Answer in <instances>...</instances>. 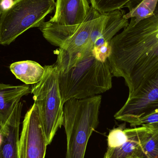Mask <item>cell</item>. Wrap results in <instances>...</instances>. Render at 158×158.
<instances>
[{
    "mask_svg": "<svg viewBox=\"0 0 158 158\" xmlns=\"http://www.w3.org/2000/svg\"><path fill=\"white\" fill-rule=\"evenodd\" d=\"M45 73L40 81L33 85L31 94L40 110L47 145L50 144L64 119V104L55 64L44 66Z\"/></svg>",
    "mask_w": 158,
    "mask_h": 158,
    "instance_id": "5",
    "label": "cell"
},
{
    "mask_svg": "<svg viewBox=\"0 0 158 158\" xmlns=\"http://www.w3.org/2000/svg\"><path fill=\"white\" fill-rule=\"evenodd\" d=\"M142 127L140 142L143 158H158V123Z\"/></svg>",
    "mask_w": 158,
    "mask_h": 158,
    "instance_id": "15",
    "label": "cell"
},
{
    "mask_svg": "<svg viewBox=\"0 0 158 158\" xmlns=\"http://www.w3.org/2000/svg\"><path fill=\"white\" fill-rule=\"evenodd\" d=\"M158 123V109L155 110L148 115L138 119L133 124L132 127L142 126L145 124Z\"/></svg>",
    "mask_w": 158,
    "mask_h": 158,
    "instance_id": "19",
    "label": "cell"
},
{
    "mask_svg": "<svg viewBox=\"0 0 158 158\" xmlns=\"http://www.w3.org/2000/svg\"><path fill=\"white\" fill-rule=\"evenodd\" d=\"M5 124L0 120V133L2 134L4 131Z\"/></svg>",
    "mask_w": 158,
    "mask_h": 158,
    "instance_id": "21",
    "label": "cell"
},
{
    "mask_svg": "<svg viewBox=\"0 0 158 158\" xmlns=\"http://www.w3.org/2000/svg\"><path fill=\"white\" fill-rule=\"evenodd\" d=\"M15 0H1V8L2 12H6L11 8L14 4Z\"/></svg>",
    "mask_w": 158,
    "mask_h": 158,
    "instance_id": "20",
    "label": "cell"
},
{
    "mask_svg": "<svg viewBox=\"0 0 158 158\" xmlns=\"http://www.w3.org/2000/svg\"><path fill=\"white\" fill-rule=\"evenodd\" d=\"M29 85H14L0 83V120L6 123L17 103L24 96L31 93Z\"/></svg>",
    "mask_w": 158,
    "mask_h": 158,
    "instance_id": "12",
    "label": "cell"
},
{
    "mask_svg": "<svg viewBox=\"0 0 158 158\" xmlns=\"http://www.w3.org/2000/svg\"><path fill=\"white\" fill-rule=\"evenodd\" d=\"M158 0H143L135 7L126 13L124 17L131 22L137 23L151 16L154 14Z\"/></svg>",
    "mask_w": 158,
    "mask_h": 158,
    "instance_id": "17",
    "label": "cell"
},
{
    "mask_svg": "<svg viewBox=\"0 0 158 158\" xmlns=\"http://www.w3.org/2000/svg\"><path fill=\"white\" fill-rule=\"evenodd\" d=\"M158 109V68L145 83L128 99L114 115L132 126L136 120Z\"/></svg>",
    "mask_w": 158,
    "mask_h": 158,
    "instance_id": "7",
    "label": "cell"
},
{
    "mask_svg": "<svg viewBox=\"0 0 158 158\" xmlns=\"http://www.w3.org/2000/svg\"><path fill=\"white\" fill-rule=\"evenodd\" d=\"M1 0H0V4H1ZM2 9H1V5H0V20H1V16H2Z\"/></svg>",
    "mask_w": 158,
    "mask_h": 158,
    "instance_id": "23",
    "label": "cell"
},
{
    "mask_svg": "<svg viewBox=\"0 0 158 158\" xmlns=\"http://www.w3.org/2000/svg\"><path fill=\"white\" fill-rule=\"evenodd\" d=\"M108 19L100 37L96 41L94 47H99L106 43L110 42L117 33L126 27L129 20L125 18V10L123 9L109 12Z\"/></svg>",
    "mask_w": 158,
    "mask_h": 158,
    "instance_id": "14",
    "label": "cell"
},
{
    "mask_svg": "<svg viewBox=\"0 0 158 158\" xmlns=\"http://www.w3.org/2000/svg\"><path fill=\"white\" fill-rule=\"evenodd\" d=\"M91 6L100 14L109 13L127 7L129 11L143 0H89Z\"/></svg>",
    "mask_w": 158,
    "mask_h": 158,
    "instance_id": "16",
    "label": "cell"
},
{
    "mask_svg": "<svg viewBox=\"0 0 158 158\" xmlns=\"http://www.w3.org/2000/svg\"><path fill=\"white\" fill-rule=\"evenodd\" d=\"M125 128V123H123L110 131L107 137L108 148L118 147L127 141L128 136L124 131Z\"/></svg>",
    "mask_w": 158,
    "mask_h": 158,
    "instance_id": "18",
    "label": "cell"
},
{
    "mask_svg": "<svg viewBox=\"0 0 158 158\" xmlns=\"http://www.w3.org/2000/svg\"><path fill=\"white\" fill-rule=\"evenodd\" d=\"M58 74L64 104L69 99L98 95L112 87L108 61L101 60L93 49H85L73 65Z\"/></svg>",
    "mask_w": 158,
    "mask_h": 158,
    "instance_id": "2",
    "label": "cell"
},
{
    "mask_svg": "<svg viewBox=\"0 0 158 158\" xmlns=\"http://www.w3.org/2000/svg\"><path fill=\"white\" fill-rule=\"evenodd\" d=\"M55 7V0H15L1 16L0 44L9 45L29 29L40 27Z\"/></svg>",
    "mask_w": 158,
    "mask_h": 158,
    "instance_id": "4",
    "label": "cell"
},
{
    "mask_svg": "<svg viewBox=\"0 0 158 158\" xmlns=\"http://www.w3.org/2000/svg\"><path fill=\"white\" fill-rule=\"evenodd\" d=\"M22 106V102L17 103L5 123L4 131L2 133L3 142L0 147V158H19L18 144Z\"/></svg>",
    "mask_w": 158,
    "mask_h": 158,
    "instance_id": "10",
    "label": "cell"
},
{
    "mask_svg": "<svg viewBox=\"0 0 158 158\" xmlns=\"http://www.w3.org/2000/svg\"><path fill=\"white\" fill-rule=\"evenodd\" d=\"M10 69L17 79L26 85H34L39 82L45 73L44 67L31 60L13 63L10 65Z\"/></svg>",
    "mask_w": 158,
    "mask_h": 158,
    "instance_id": "13",
    "label": "cell"
},
{
    "mask_svg": "<svg viewBox=\"0 0 158 158\" xmlns=\"http://www.w3.org/2000/svg\"><path fill=\"white\" fill-rule=\"evenodd\" d=\"M102 96L71 99L64 104L63 126L67 138L65 158H84L87 143L99 123Z\"/></svg>",
    "mask_w": 158,
    "mask_h": 158,
    "instance_id": "3",
    "label": "cell"
},
{
    "mask_svg": "<svg viewBox=\"0 0 158 158\" xmlns=\"http://www.w3.org/2000/svg\"><path fill=\"white\" fill-rule=\"evenodd\" d=\"M3 142V136L2 134L0 133V147L2 144Z\"/></svg>",
    "mask_w": 158,
    "mask_h": 158,
    "instance_id": "22",
    "label": "cell"
},
{
    "mask_svg": "<svg viewBox=\"0 0 158 158\" xmlns=\"http://www.w3.org/2000/svg\"><path fill=\"white\" fill-rule=\"evenodd\" d=\"M110 46L108 61L112 76L124 79L131 96L158 67V3L151 16L130 21Z\"/></svg>",
    "mask_w": 158,
    "mask_h": 158,
    "instance_id": "1",
    "label": "cell"
},
{
    "mask_svg": "<svg viewBox=\"0 0 158 158\" xmlns=\"http://www.w3.org/2000/svg\"><path fill=\"white\" fill-rule=\"evenodd\" d=\"M47 145L40 110L34 102L23 120L19 141V158H45Z\"/></svg>",
    "mask_w": 158,
    "mask_h": 158,
    "instance_id": "8",
    "label": "cell"
},
{
    "mask_svg": "<svg viewBox=\"0 0 158 158\" xmlns=\"http://www.w3.org/2000/svg\"><path fill=\"white\" fill-rule=\"evenodd\" d=\"M143 127L124 129L128 136L127 141L116 148H108L104 158H143L141 146Z\"/></svg>",
    "mask_w": 158,
    "mask_h": 158,
    "instance_id": "11",
    "label": "cell"
},
{
    "mask_svg": "<svg viewBox=\"0 0 158 158\" xmlns=\"http://www.w3.org/2000/svg\"><path fill=\"white\" fill-rule=\"evenodd\" d=\"M100 14L91 6L87 17L80 25L61 26L49 20L44 22L39 29L47 41L59 47L55 54L75 61L85 49L95 21Z\"/></svg>",
    "mask_w": 158,
    "mask_h": 158,
    "instance_id": "6",
    "label": "cell"
},
{
    "mask_svg": "<svg viewBox=\"0 0 158 158\" xmlns=\"http://www.w3.org/2000/svg\"><path fill=\"white\" fill-rule=\"evenodd\" d=\"M88 0H56L55 13L49 21L61 26L80 25L91 9Z\"/></svg>",
    "mask_w": 158,
    "mask_h": 158,
    "instance_id": "9",
    "label": "cell"
}]
</instances>
